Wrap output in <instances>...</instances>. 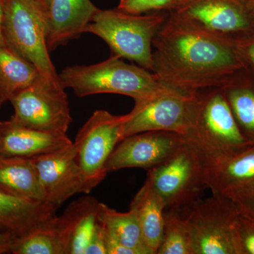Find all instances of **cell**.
I'll return each mask as SVG.
<instances>
[{"label":"cell","mask_w":254,"mask_h":254,"mask_svg":"<svg viewBox=\"0 0 254 254\" xmlns=\"http://www.w3.org/2000/svg\"><path fill=\"white\" fill-rule=\"evenodd\" d=\"M152 72L182 93L219 88L247 66L235 42L186 22L170 12L153 42Z\"/></svg>","instance_id":"1"},{"label":"cell","mask_w":254,"mask_h":254,"mask_svg":"<svg viewBox=\"0 0 254 254\" xmlns=\"http://www.w3.org/2000/svg\"><path fill=\"white\" fill-rule=\"evenodd\" d=\"M64 88H71L78 97L100 93L127 95L135 103L173 91L145 68L127 64L115 55L102 63L65 68L59 74Z\"/></svg>","instance_id":"2"},{"label":"cell","mask_w":254,"mask_h":254,"mask_svg":"<svg viewBox=\"0 0 254 254\" xmlns=\"http://www.w3.org/2000/svg\"><path fill=\"white\" fill-rule=\"evenodd\" d=\"M198 92L194 117L184 136L203 164L230 158L254 146L240 131L221 88Z\"/></svg>","instance_id":"3"},{"label":"cell","mask_w":254,"mask_h":254,"mask_svg":"<svg viewBox=\"0 0 254 254\" xmlns=\"http://www.w3.org/2000/svg\"><path fill=\"white\" fill-rule=\"evenodd\" d=\"M168 15L162 12L131 14L118 9H98L85 33L99 37L112 55L153 71V42Z\"/></svg>","instance_id":"4"},{"label":"cell","mask_w":254,"mask_h":254,"mask_svg":"<svg viewBox=\"0 0 254 254\" xmlns=\"http://www.w3.org/2000/svg\"><path fill=\"white\" fill-rule=\"evenodd\" d=\"M3 32L6 46L34 65L45 81L64 88L50 58L46 18L33 0H4Z\"/></svg>","instance_id":"5"},{"label":"cell","mask_w":254,"mask_h":254,"mask_svg":"<svg viewBox=\"0 0 254 254\" xmlns=\"http://www.w3.org/2000/svg\"><path fill=\"white\" fill-rule=\"evenodd\" d=\"M147 172L166 210L190 208L208 189L201 159L187 141L173 157Z\"/></svg>","instance_id":"6"},{"label":"cell","mask_w":254,"mask_h":254,"mask_svg":"<svg viewBox=\"0 0 254 254\" xmlns=\"http://www.w3.org/2000/svg\"><path fill=\"white\" fill-rule=\"evenodd\" d=\"M127 115H114L106 110H96L76 135V160L88 194L103 182L108 173L105 165L117 145L122 141V128Z\"/></svg>","instance_id":"7"},{"label":"cell","mask_w":254,"mask_h":254,"mask_svg":"<svg viewBox=\"0 0 254 254\" xmlns=\"http://www.w3.org/2000/svg\"><path fill=\"white\" fill-rule=\"evenodd\" d=\"M198 93L187 94L176 90L135 103L122 128V140L142 132L165 131L185 136L190 131Z\"/></svg>","instance_id":"8"},{"label":"cell","mask_w":254,"mask_h":254,"mask_svg":"<svg viewBox=\"0 0 254 254\" xmlns=\"http://www.w3.org/2000/svg\"><path fill=\"white\" fill-rule=\"evenodd\" d=\"M239 212L233 200L212 193L190 207L187 217L195 254H237L234 224Z\"/></svg>","instance_id":"9"},{"label":"cell","mask_w":254,"mask_h":254,"mask_svg":"<svg viewBox=\"0 0 254 254\" xmlns=\"http://www.w3.org/2000/svg\"><path fill=\"white\" fill-rule=\"evenodd\" d=\"M173 12L235 43L254 36V0H187Z\"/></svg>","instance_id":"10"},{"label":"cell","mask_w":254,"mask_h":254,"mask_svg":"<svg viewBox=\"0 0 254 254\" xmlns=\"http://www.w3.org/2000/svg\"><path fill=\"white\" fill-rule=\"evenodd\" d=\"M16 125L41 131L66 133L73 120L65 88H57L41 77L10 100Z\"/></svg>","instance_id":"11"},{"label":"cell","mask_w":254,"mask_h":254,"mask_svg":"<svg viewBox=\"0 0 254 254\" xmlns=\"http://www.w3.org/2000/svg\"><path fill=\"white\" fill-rule=\"evenodd\" d=\"M43 194V203L56 210L76 193H85L84 177L71 144L40 156L28 158Z\"/></svg>","instance_id":"12"},{"label":"cell","mask_w":254,"mask_h":254,"mask_svg":"<svg viewBox=\"0 0 254 254\" xmlns=\"http://www.w3.org/2000/svg\"><path fill=\"white\" fill-rule=\"evenodd\" d=\"M186 143L179 133L165 131L142 132L122 140L110 155L107 173L122 169L148 170L173 157Z\"/></svg>","instance_id":"13"},{"label":"cell","mask_w":254,"mask_h":254,"mask_svg":"<svg viewBox=\"0 0 254 254\" xmlns=\"http://www.w3.org/2000/svg\"><path fill=\"white\" fill-rule=\"evenodd\" d=\"M98 9L91 0H50L46 18L50 52L85 33Z\"/></svg>","instance_id":"14"},{"label":"cell","mask_w":254,"mask_h":254,"mask_svg":"<svg viewBox=\"0 0 254 254\" xmlns=\"http://www.w3.org/2000/svg\"><path fill=\"white\" fill-rule=\"evenodd\" d=\"M203 165L205 184L212 193L233 200L254 187V146L230 158Z\"/></svg>","instance_id":"15"},{"label":"cell","mask_w":254,"mask_h":254,"mask_svg":"<svg viewBox=\"0 0 254 254\" xmlns=\"http://www.w3.org/2000/svg\"><path fill=\"white\" fill-rule=\"evenodd\" d=\"M67 133L28 128L9 120L0 121V155L31 158L56 151L71 144Z\"/></svg>","instance_id":"16"},{"label":"cell","mask_w":254,"mask_h":254,"mask_svg":"<svg viewBox=\"0 0 254 254\" xmlns=\"http://www.w3.org/2000/svg\"><path fill=\"white\" fill-rule=\"evenodd\" d=\"M55 215L56 210L42 202L0 190V233L21 237Z\"/></svg>","instance_id":"17"},{"label":"cell","mask_w":254,"mask_h":254,"mask_svg":"<svg viewBox=\"0 0 254 254\" xmlns=\"http://www.w3.org/2000/svg\"><path fill=\"white\" fill-rule=\"evenodd\" d=\"M237 125L254 145V71L245 66L227 78L220 87Z\"/></svg>","instance_id":"18"},{"label":"cell","mask_w":254,"mask_h":254,"mask_svg":"<svg viewBox=\"0 0 254 254\" xmlns=\"http://www.w3.org/2000/svg\"><path fill=\"white\" fill-rule=\"evenodd\" d=\"M129 210L136 214L145 245L151 254H157L163 237L166 208L147 179L132 199Z\"/></svg>","instance_id":"19"},{"label":"cell","mask_w":254,"mask_h":254,"mask_svg":"<svg viewBox=\"0 0 254 254\" xmlns=\"http://www.w3.org/2000/svg\"><path fill=\"white\" fill-rule=\"evenodd\" d=\"M0 190L43 203V192L28 158L0 155Z\"/></svg>","instance_id":"20"},{"label":"cell","mask_w":254,"mask_h":254,"mask_svg":"<svg viewBox=\"0 0 254 254\" xmlns=\"http://www.w3.org/2000/svg\"><path fill=\"white\" fill-rule=\"evenodd\" d=\"M41 77L34 65L9 47L0 46V108Z\"/></svg>","instance_id":"21"},{"label":"cell","mask_w":254,"mask_h":254,"mask_svg":"<svg viewBox=\"0 0 254 254\" xmlns=\"http://www.w3.org/2000/svg\"><path fill=\"white\" fill-rule=\"evenodd\" d=\"M98 220L104 225L108 235L136 254H151L145 245L136 214L131 210L128 209L126 213H120L100 203Z\"/></svg>","instance_id":"22"},{"label":"cell","mask_w":254,"mask_h":254,"mask_svg":"<svg viewBox=\"0 0 254 254\" xmlns=\"http://www.w3.org/2000/svg\"><path fill=\"white\" fill-rule=\"evenodd\" d=\"M56 215L15 240L11 254H66L63 235Z\"/></svg>","instance_id":"23"},{"label":"cell","mask_w":254,"mask_h":254,"mask_svg":"<svg viewBox=\"0 0 254 254\" xmlns=\"http://www.w3.org/2000/svg\"><path fill=\"white\" fill-rule=\"evenodd\" d=\"M164 217L163 237L157 254H195L187 218L176 210H165Z\"/></svg>","instance_id":"24"},{"label":"cell","mask_w":254,"mask_h":254,"mask_svg":"<svg viewBox=\"0 0 254 254\" xmlns=\"http://www.w3.org/2000/svg\"><path fill=\"white\" fill-rule=\"evenodd\" d=\"M99 204L100 202L95 200L78 220L70 238L68 254H85L92 235L99 222Z\"/></svg>","instance_id":"25"},{"label":"cell","mask_w":254,"mask_h":254,"mask_svg":"<svg viewBox=\"0 0 254 254\" xmlns=\"http://www.w3.org/2000/svg\"><path fill=\"white\" fill-rule=\"evenodd\" d=\"M179 7L176 0H120L117 9L131 14H145L175 11Z\"/></svg>","instance_id":"26"},{"label":"cell","mask_w":254,"mask_h":254,"mask_svg":"<svg viewBox=\"0 0 254 254\" xmlns=\"http://www.w3.org/2000/svg\"><path fill=\"white\" fill-rule=\"evenodd\" d=\"M233 231L237 254H254V222L239 213Z\"/></svg>","instance_id":"27"},{"label":"cell","mask_w":254,"mask_h":254,"mask_svg":"<svg viewBox=\"0 0 254 254\" xmlns=\"http://www.w3.org/2000/svg\"><path fill=\"white\" fill-rule=\"evenodd\" d=\"M85 254H107L106 231L104 225L100 221L92 235Z\"/></svg>","instance_id":"28"},{"label":"cell","mask_w":254,"mask_h":254,"mask_svg":"<svg viewBox=\"0 0 254 254\" xmlns=\"http://www.w3.org/2000/svg\"><path fill=\"white\" fill-rule=\"evenodd\" d=\"M233 201L241 215L254 222V187L239 195Z\"/></svg>","instance_id":"29"},{"label":"cell","mask_w":254,"mask_h":254,"mask_svg":"<svg viewBox=\"0 0 254 254\" xmlns=\"http://www.w3.org/2000/svg\"><path fill=\"white\" fill-rule=\"evenodd\" d=\"M236 48L247 66L254 71V36L237 42Z\"/></svg>","instance_id":"30"},{"label":"cell","mask_w":254,"mask_h":254,"mask_svg":"<svg viewBox=\"0 0 254 254\" xmlns=\"http://www.w3.org/2000/svg\"><path fill=\"white\" fill-rule=\"evenodd\" d=\"M106 246L107 254H136L131 249L125 247L114 237L108 235L107 232Z\"/></svg>","instance_id":"31"},{"label":"cell","mask_w":254,"mask_h":254,"mask_svg":"<svg viewBox=\"0 0 254 254\" xmlns=\"http://www.w3.org/2000/svg\"><path fill=\"white\" fill-rule=\"evenodd\" d=\"M16 238L9 234L0 233V254L10 253Z\"/></svg>","instance_id":"32"},{"label":"cell","mask_w":254,"mask_h":254,"mask_svg":"<svg viewBox=\"0 0 254 254\" xmlns=\"http://www.w3.org/2000/svg\"><path fill=\"white\" fill-rule=\"evenodd\" d=\"M4 14V0H0V46H6L5 41L4 32H3V21Z\"/></svg>","instance_id":"33"},{"label":"cell","mask_w":254,"mask_h":254,"mask_svg":"<svg viewBox=\"0 0 254 254\" xmlns=\"http://www.w3.org/2000/svg\"><path fill=\"white\" fill-rule=\"evenodd\" d=\"M33 1L36 3L41 12L44 15L46 21L47 16L49 11L50 0H33Z\"/></svg>","instance_id":"34"},{"label":"cell","mask_w":254,"mask_h":254,"mask_svg":"<svg viewBox=\"0 0 254 254\" xmlns=\"http://www.w3.org/2000/svg\"><path fill=\"white\" fill-rule=\"evenodd\" d=\"M176 1H177V2H178L179 7H180V6H181V5L183 4L184 3L186 2L187 0H176ZM178 8H177V9H178Z\"/></svg>","instance_id":"35"},{"label":"cell","mask_w":254,"mask_h":254,"mask_svg":"<svg viewBox=\"0 0 254 254\" xmlns=\"http://www.w3.org/2000/svg\"></svg>","instance_id":"36"}]
</instances>
